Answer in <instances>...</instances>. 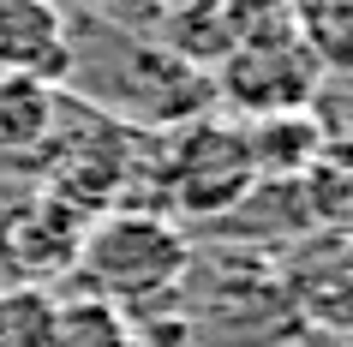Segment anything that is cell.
<instances>
[{
	"mask_svg": "<svg viewBox=\"0 0 353 347\" xmlns=\"http://www.w3.org/2000/svg\"><path fill=\"white\" fill-rule=\"evenodd\" d=\"M54 299L42 288H0V347H48Z\"/></svg>",
	"mask_w": 353,
	"mask_h": 347,
	"instance_id": "cell-6",
	"label": "cell"
},
{
	"mask_svg": "<svg viewBox=\"0 0 353 347\" xmlns=\"http://www.w3.org/2000/svg\"><path fill=\"white\" fill-rule=\"evenodd\" d=\"M186 239L162 216H102L90 234L78 239V275L102 299H150L186 275Z\"/></svg>",
	"mask_w": 353,
	"mask_h": 347,
	"instance_id": "cell-1",
	"label": "cell"
},
{
	"mask_svg": "<svg viewBox=\"0 0 353 347\" xmlns=\"http://www.w3.org/2000/svg\"><path fill=\"white\" fill-rule=\"evenodd\" d=\"M60 120V96L37 78H0V150H37Z\"/></svg>",
	"mask_w": 353,
	"mask_h": 347,
	"instance_id": "cell-5",
	"label": "cell"
},
{
	"mask_svg": "<svg viewBox=\"0 0 353 347\" xmlns=\"http://www.w3.org/2000/svg\"><path fill=\"white\" fill-rule=\"evenodd\" d=\"M48 347H132L126 306H114L102 293L54 299V335H48Z\"/></svg>",
	"mask_w": 353,
	"mask_h": 347,
	"instance_id": "cell-4",
	"label": "cell"
},
{
	"mask_svg": "<svg viewBox=\"0 0 353 347\" xmlns=\"http://www.w3.org/2000/svg\"><path fill=\"white\" fill-rule=\"evenodd\" d=\"M72 72V37L54 0H0V78H37L54 90Z\"/></svg>",
	"mask_w": 353,
	"mask_h": 347,
	"instance_id": "cell-3",
	"label": "cell"
},
{
	"mask_svg": "<svg viewBox=\"0 0 353 347\" xmlns=\"http://www.w3.org/2000/svg\"><path fill=\"white\" fill-rule=\"evenodd\" d=\"M252 144H245V132L234 126H198L192 132V144L180 150V168H174V192L186 204L192 216H210V210H228V204H240L252 192Z\"/></svg>",
	"mask_w": 353,
	"mask_h": 347,
	"instance_id": "cell-2",
	"label": "cell"
}]
</instances>
